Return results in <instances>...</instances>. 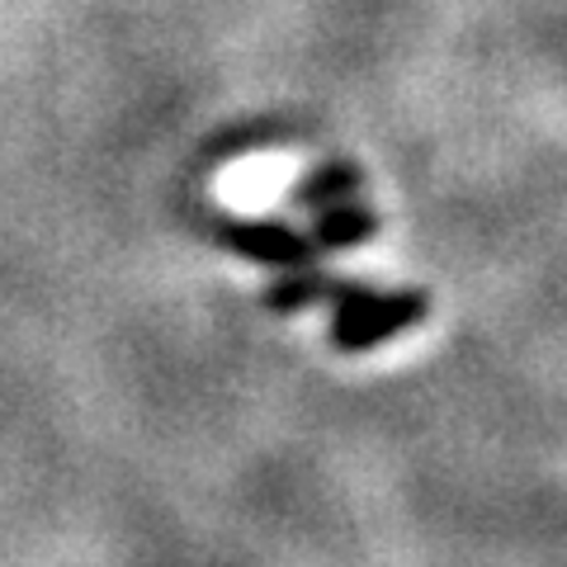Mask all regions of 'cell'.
I'll list each match as a JSON object with an SVG mask.
<instances>
[{
  "instance_id": "obj_5",
  "label": "cell",
  "mask_w": 567,
  "mask_h": 567,
  "mask_svg": "<svg viewBox=\"0 0 567 567\" xmlns=\"http://www.w3.org/2000/svg\"><path fill=\"white\" fill-rule=\"evenodd\" d=\"M379 233V218L369 208L360 204H336V208H322L317 213V223H312V241H317V251H346V246H360Z\"/></svg>"
},
{
  "instance_id": "obj_1",
  "label": "cell",
  "mask_w": 567,
  "mask_h": 567,
  "mask_svg": "<svg viewBox=\"0 0 567 567\" xmlns=\"http://www.w3.org/2000/svg\"><path fill=\"white\" fill-rule=\"evenodd\" d=\"M431 298L421 289H398V293H379L369 284H346V293L331 303V346L346 354L374 350L383 341H393L398 331L425 322Z\"/></svg>"
},
{
  "instance_id": "obj_4",
  "label": "cell",
  "mask_w": 567,
  "mask_h": 567,
  "mask_svg": "<svg viewBox=\"0 0 567 567\" xmlns=\"http://www.w3.org/2000/svg\"><path fill=\"white\" fill-rule=\"evenodd\" d=\"M364 185V171L354 166V162H327V166H317L312 175H303V181L293 185V208H308V213H322V208H336V204H346L354 199Z\"/></svg>"
},
{
  "instance_id": "obj_3",
  "label": "cell",
  "mask_w": 567,
  "mask_h": 567,
  "mask_svg": "<svg viewBox=\"0 0 567 567\" xmlns=\"http://www.w3.org/2000/svg\"><path fill=\"white\" fill-rule=\"evenodd\" d=\"M350 279H331L322 270H312V265H303V270H289L284 279H275L270 289H265V303H270L275 312H298V308H331L336 298L346 293Z\"/></svg>"
},
{
  "instance_id": "obj_2",
  "label": "cell",
  "mask_w": 567,
  "mask_h": 567,
  "mask_svg": "<svg viewBox=\"0 0 567 567\" xmlns=\"http://www.w3.org/2000/svg\"><path fill=\"white\" fill-rule=\"evenodd\" d=\"M223 246H233L237 256L246 260H260V265H275V270H303L317 256V241L303 237L298 227L279 223V218H237V223H223Z\"/></svg>"
}]
</instances>
